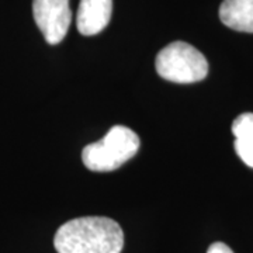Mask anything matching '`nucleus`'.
I'll list each match as a JSON object with an SVG mask.
<instances>
[{"label":"nucleus","mask_w":253,"mask_h":253,"mask_svg":"<svg viewBox=\"0 0 253 253\" xmlns=\"http://www.w3.org/2000/svg\"><path fill=\"white\" fill-rule=\"evenodd\" d=\"M222 24L242 33H253V0H224L219 7Z\"/></svg>","instance_id":"6"},{"label":"nucleus","mask_w":253,"mask_h":253,"mask_svg":"<svg viewBox=\"0 0 253 253\" xmlns=\"http://www.w3.org/2000/svg\"><path fill=\"white\" fill-rule=\"evenodd\" d=\"M33 14L48 44H59L68 34L72 20L69 0H33Z\"/></svg>","instance_id":"4"},{"label":"nucleus","mask_w":253,"mask_h":253,"mask_svg":"<svg viewBox=\"0 0 253 253\" xmlns=\"http://www.w3.org/2000/svg\"><path fill=\"white\" fill-rule=\"evenodd\" d=\"M54 245L58 253H121L124 234L111 218H75L59 226Z\"/></svg>","instance_id":"1"},{"label":"nucleus","mask_w":253,"mask_h":253,"mask_svg":"<svg viewBox=\"0 0 253 253\" xmlns=\"http://www.w3.org/2000/svg\"><path fill=\"white\" fill-rule=\"evenodd\" d=\"M207 253H234L232 249L228 245L222 244V242H215L208 248Z\"/></svg>","instance_id":"8"},{"label":"nucleus","mask_w":253,"mask_h":253,"mask_svg":"<svg viewBox=\"0 0 253 253\" xmlns=\"http://www.w3.org/2000/svg\"><path fill=\"white\" fill-rule=\"evenodd\" d=\"M139 149V138L129 128L116 126L97 142L84 146L82 161L93 172H111L132 159Z\"/></svg>","instance_id":"2"},{"label":"nucleus","mask_w":253,"mask_h":253,"mask_svg":"<svg viewBox=\"0 0 253 253\" xmlns=\"http://www.w3.org/2000/svg\"><path fill=\"white\" fill-rule=\"evenodd\" d=\"M113 13V0H81L76 24L82 36H96L107 27Z\"/></svg>","instance_id":"5"},{"label":"nucleus","mask_w":253,"mask_h":253,"mask_svg":"<svg viewBox=\"0 0 253 253\" xmlns=\"http://www.w3.org/2000/svg\"><path fill=\"white\" fill-rule=\"evenodd\" d=\"M156 72L161 78L173 83H196L208 73L206 56L193 45L174 41L156 55Z\"/></svg>","instance_id":"3"},{"label":"nucleus","mask_w":253,"mask_h":253,"mask_svg":"<svg viewBox=\"0 0 253 253\" xmlns=\"http://www.w3.org/2000/svg\"><path fill=\"white\" fill-rule=\"evenodd\" d=\"M235 151L245 165L253 168V113H244L232 124Z\"/></svg>","instance_id":"7"}]
</instances>
